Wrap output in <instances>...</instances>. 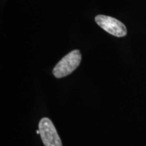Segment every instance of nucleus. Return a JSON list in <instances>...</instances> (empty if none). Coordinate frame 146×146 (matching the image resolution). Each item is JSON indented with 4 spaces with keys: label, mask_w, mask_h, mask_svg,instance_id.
I'll use <instances>...</instances> for the list:
<instances>
[{
    "label": "nucleus",
    "mask_w": 146,
    "mask_h": 146,
    "mask_svg": "<svg viewBox=\"0 0 146 146\" xmlns=\"http://www.w3.org/2000/svg\"><path fill=\"white\" fill-rule=\"evenodd\" d=\"M81 61V54L80 51L73 50L58 62L53 69V74L58 78L68 76L79 66Z\"/></svg>",
    "instance_id": "1"
},
{
    "label": "nucleus",
    "mask_w": 146,
    "mask_h": 146,
    "mask_svg": "<svg viewBox=\"0 0 146 146\" xmlns=\"http://www.w3.org/2000/svg\"><path fill=\"white\" fill-rule=\"evenodd\" d=\"M40 135L45 146H62L54 124L50 118H43L39 121Z\"/></svg>",
    "instance_id": "2"
},
{
    "label": "nucleus",
    "mask_w": 146,
    "mask_h": 146,
    "mask_svg": "<svg viewBox=\"0 0 146 146\" xmlns=\"http://www.w3.org/2000/svg\"><path fill=\"white\" fill-rule=\"evenodd\" d=\"M96 23L108 33L122 37L127 33V29L123 23L116 18L105 15H98L95 18Z\"/></svg>",
    "instance_id": "3"
}]
</instances>
